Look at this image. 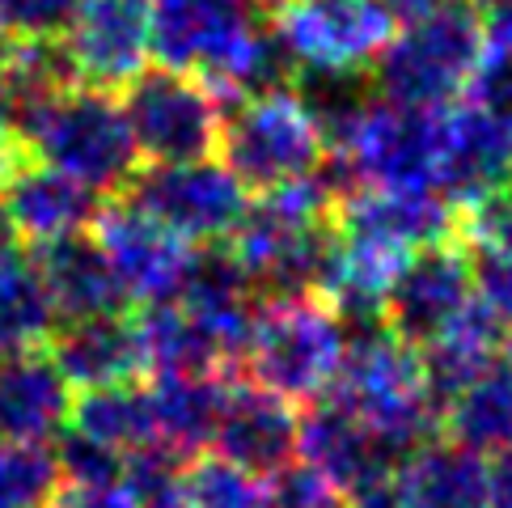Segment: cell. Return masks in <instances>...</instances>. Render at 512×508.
Instances as JSON below:
<instances>
[{"label": "cell", "mask_w": 512, "mask_h": 508, "mask_svg": "<svg viewBox=\"0 0 512 508\" xmlns=\"http://www.w3.org/2000/svg\"><path fill=\"white\" fill-rule=\"evenodd\" d=\"M26 161H30V157H26V149H22V140L13 136V127H0V191L9 187V178L22 170Z\"/></svg>", "instance_id": "obj_36"}, {"label": "cell", "mask_w": 512, "mask_h": 508, "mask_svg": "<svg viewBox=\"0 0 512 508\" xmlns=\"http://www.w3.org/2000/svg\"><path fill=\"white\" fill-rule=\"evenodd\" d=\"M267 483L271 479L221 458V453H208V458H191L182 466L178 508H267Z\"/></svg>", "instance_id": "obj_28"}, {"label": "cell", "mask_w": 512, "mask_h": 508, "mask_svg": "<svg viewBox=\"0 0 512 508\" xmlns=\"http://www.w3.org/2000/svg\"><path fill=\"white\" fill-rule=\"evenodd\" d=\"M483 56V17L466 0H445L402 26L373 64L381 102L407 111H441L462 98Z\"/></svg>", "instance_id": "obj_6"}, {"label": "cell", "mask_w": 512, "mask_h": 508, "mask_svg": "<svg viewBox=\"0 0 512 508\" xmlns=\"http://www.w3.org/2000/svg\"><path fill=\"white\" fill-rule=\"evenodd\" d=\"M0 212L9 216L22 242L51 246L64 242L72 233H89L102 212V195L81 187L77 178H68L39 161H26L22 170L9 178V187L0 191Z\"/></svg>", "instance_id": "obj_18"}, {"label": "cell", "mask_w": 512, "mask_h": 508, "mask_svg": "<svg viewBox=\"0 0 512 508\" xmlns=\"http://www.w3.org/2000/svg\"><path fill=\"white\" fill-rule=\"evenodd\" d=\"M466 5H491L496 9V5H504V0H466Z\"/></svg>", "instance_id": "obj_42"}, {"label": "cell", "mask_w": 512, "mask_h": 508, "mask_svg": "<svg viewBox=\"0 0 512 508\" xmlns=\"http://www.w3.org/2000/svg\"><path fill=\"white\" fill-rule=\"evenodd\" d=\"M72 437L98 445L115 458H132V453L157 449V424H153V394L149 386H106L85 390L72 403Z\"/></svg>", "instance_id": "obj_24"}, {"label": "cell", "mask_w": 512, "mask_h": 508, "mask_svg": "<svg viewBox=\"0 0 512 508\" xmlns=\"http://www.w3.org/2000/svg\"><path fill=\"white\" fill-rule=\"evenodd\" d=\"M500 343H504V326L496 322V314H491L479 297H474L428 348H419L436 398L449 403L457 390H466L474 377H483L491 369V360L500 356Z\"/></svg>", "instance_id": "obj_27"}, {"label": "cell", "mask_w": 512, "mask_h": 508, "mask_svg": "<svg viewBox=\"0 0 512 508\" xmlns=\"http://www.w3.org/2000/svg\"><path fill=\"white\" fill-rule=\"evenodd\" d=\"M72 386L51 352H17L0 360V437L47 449L72 424Z\"/></svg>", "instance_id": "obj_17"}, {"label": "cell", "mask_w": 512, "mask_h": 508, "mask_svg": "<svg viewBox=\"0 0 512 508\" xmlns=\"http://www.w3.org/2000/svg\"><path fill=\"white\" fill-rule=\"evenodd\" d=\"M250 5H254V9H284L288 0H250Z\"/></svg>", "instance_id": "obj_40"}, {"label": "cell", "mask_w": 512, "mask_h": 508, "mask_svg": "<svg viewBox=\"0 0 512 508\" xmlns=\"http://www.w3.org/2000/svg\"><path fill=\"white\" fill-rule=\"evenodd\" d=\"M335 212L339 191L322 170L250 199L242 225L229 238V254L254 293H318L335 250Z\"/></svg>", "instance_id": "obj_2"}, {"label": "cell", "mask_w": 512, "mask_h": 508, "mask_svg": "<svg viewBox=\"0 0 512 508\" xmlns=\"http://www.w3.org/2000/svg\"><path fill=\"white\" fill-rule=\"evenodd\" d=\"M13 115H17V81L9 68V51L0 43V127H13Z\"/></svg>", "instance_id": "obj_37"}, {"label": "cell", "mask_w": 512, "mask_h": 508, "mask_svg": "<svg viewBox=\"0 0 512 508\" xmlns=\"http://www.w3.org/2000/svg\"><path fill=\"white\" fill-rule=\"evenodd\" d=\"M39 271L47 280V293L56 301L60 322L102 318V314H127V297L106 263L94 233H72L64 242L39 246Z\"/></svg>", "instance_id": "obj_22"}, {"label": "cell", "mask_w": 512, "mask_h": 508, "mask_svg": "<svg viewBox=\"0 0 512 508\" xmlns=\"http://www.w3.org/2000/svg\"><path fill=\"white\" fill-rule=\"evenodd\" d=\"M508 191H512V187H508Z\"/></svg>", "instance_id": "obj_43"}, {"label": "cell", "mask_w": 512, "mask_h": 508, "mask_svg": "<svg viewBox=\"0 0 512 508\" xmlns=\"http://www.w3.org/2000/svg\"><path fill=\"white\" fill-rule=\"evenodd\" d=\"M445 428L449 441L483 453V458L512 445V335H504L491 369L445 403Z\"/></svg>", "instance_id": "obj_26"}, {"label": "cell", "mask_w": 512, "mask_h": 508, "mask_svg": "<svg viewBox=\"0 0 512 508\" xmlns=\"http://www.w3.org/2000/svg\"><path fill=\"white\" fill-rule=\"evenodd\" d=\"M474 276V297H479L500 326H512V238L462 246Z\"/></svg>", "instance_id": "obj_31"}, {"label": "cell", "mask_w": 512, "mask_h": 508, "mask_svg": "<svg viewBox=\"0 0 512 508\" xmlns=\"http://www.w3.org/2000/svg\"><path fill=\"white\" fill-rule=\"evenodd\" d=\"M229 377H157L153 394V424H157V449L178 462H191L199 449L212 445L216 420L225 403Z\"/></svg>", "instance_id": "obj_23"}, {"label": "cell", "mask_w": 512, "mask_h": 508, "mask_svg": "<svg viewBox=\"0 0 512 508\" xmlns=\"http://www.w3.org/2000/svg\"><path fill=\"white\" fill-rule=\"evenodd\" d=\"M60 326L39 259L26 246L0 250V356L39 352Z\"/></svg>", "instance_id": "obj_25"}, {"label": "cell", "mask_w": 512, "mask_h": 508, "mask_svg": "<svg viewBox=\"0 0 512 508\" xmlns=\"http://www.w3.org/2000/svg\"><path fill=\"white\" fill-rule=\"evenodd\" d=\"M335 229L390 254L457 242V208L436 187H356L339 199Z\"/></svg>", "instance_id": "obj_13"}, {"label": "cell", "mask_w": 512, "mask_h": 508, "mask_svg": "<svg viewBox=\"0 0 512 508\" xmlns=\"http://www.w3.org/2000/svg\"><path fill=\"white\" fill-rule=\"evenodd\" d=\"M81 0H5V43H60Z\"/></svg>", "instance_id": "obj_32"}, {"label": "cell", "mask_w": 512, "mask_h": 508, "mask_svg": "<svg viewBox=\"0 0 512 508\" xmlns=\"http://www.w3.org/2000/svg\"><path fill=\"white\" fill-rule=\"evenodd\" d=\"M394 34L381 0H288L276 9V43L297 72H373Z\"/></svg>", "instance_id": "obj_9"}, {"label": "cell", "mask_w": 512, "mask_h": 508, "mask_svg": "<svg viewBox=\"0 0 512 508\" xmlns=\"http://www.w3.org/2000/svg\"><path fill=\"white\" fill-rule=\"evenodd\" d=\"M47 508H140V504L123 487V479H111V483H72V479H64L56 492H51Z\"/></svg>", "instance_id": "obj_34"}, {"label": "cell", "mask_w": 512, "mask_h": 508, "mask_svg": "<svg viewBox=\"0 0 512 508\" xmlns=\"http://www.w3.org/2000/svg\"><path fill=\"white\" fill-rule=\"evenodd\" d=\"M0 43H5V0H0Z\"/></svg>", "instance_id": "obj_41"}, {"label": "cell", "mask_w": 512, "mask_h": 508, "mask_svg": "<svg viewBox=\"0 0 512 508\" xmlns=\"http://www.w3.org/2000/svg\"><path fill=\"white\" fill-rule=\"evenodd\" d=\"M470 301H474V276L466 250L462 242H441L415 250L398 267L386 310H381V326H390L411 348H428Z\"/></svg>", "instance_id": "obj_14"}, {"label": "cell", "mask_w": 512, "mask_h": 508, "mask_svg": "<svg viewBox=\"0 0 512 508\" xmlns=\"http://www.w3.org/2000/svg\"><path fill=\"white\" fill-rule=\"evenodd\" d=\"M347 508H398L390 479H386V483H373V487H364V492H352V496H347Z\"/></svg>", "instance_id": "obj_38"}, {"label": "cell", "mask_w": 512, "mask_h": 508, "mask_svg": "<svg viewBox=\"0 0 512 508\" xmlns=\"http://www.w3.org/2000/svg\"><path fill=\"white\" fill-rule=\"evenodd\" d=\"M60 43L77 85L123 89L149 68V0H81Z\"/></svg>", "instance_id": "obj_15"}, {"label": "cell", "mask_w": 512, "mask_h": 508, "mask_svg": "<svg viewBox=\"0 0 512 508\" xmlns=\"http://www.w3.org/2000/svg\"><path fill=\"white\" fill-rule=\"evenodd\" d=\"M89 233L111 263L127 305L149 310V305H170L182 297L195 271V246L182 242L178 233L132 204H102Z\"/></svg>", "instance_id": "obj_11"}, {"label": "cell", "mask_w": 512, "mask_h": 508, "mask_svg": "<svg viewBox=\"0 0 512 508\" xmlns=\"http://www.w3.org/2000/svg\"><path fill=\"white\" fill-rule=\"evenodd\" d=\"M398 508H491L487 458L457 441H424L390 470Z\"/></svg>", "instance_id": "obj_20"}, {"label": "cell", "mask_w": 512, "mask_h": 508, "mask_svg": "<svg viewBox=\"0 0 512 508\" xmlns=\"http://www.w3.org/2000/svg\"><path fill=\"white\" fill-rule=\"evenodd\" d=\"M466 94L470 102L512 119V0L496 5L483 22V56Z\"/></svg>", "instance_id": "obj_29"}, {"label": "cell", "mask_w": 512, "mask_h": 508, "mask_svg": "<svg viewBox=\"0 0 512 508\" xmlns=\"http://www.w3.org/2000/svg\"><path fill=\"white\" fill-rule=\"evenodd\" d=\"M487 475H491V508H512V445L491 453Z\"/></svg>", "instance_id": "obj_35"}, {"label": "cell", "mask_w": 512, "mask_h": 508, "mask_svg": "<svg viewBox=\"0 0 512 508\" xmlns=\"http://www.w3.org/2000/svg\"><path fill=\"white\" fill-rule=\"evenodd\" d=\"M432 187L453 208H470L512 187V119L479 102L436 111V166Z\"/></svg>", "instance_id": "obj_12"}, {"label": "cell", "mask_w": 512, "mask_h": 508, "mask_svg": "<svg viewBox=\"0 0 512 508\" xmlns=\"http://www.w3.org/2000/svg\"><path fill=\"white\" fill-rule=\"evenodd\" d=\"M297 462L314 466L322 479H331L339 492H364L373 483H386L394 458L347 415L335 398H318L297 424Z\"/></svg>", "instance_id": "obj_19"}, {"label": "cell", "mask_w": 512, "mask_h": 508, "mask_svg": "<svg viewBox=\"0 0 512 508\" xmlns=\"http://www.w3.org/2000/svg\"><path fill=\"white\" fill-rule=\"evenodd\" d=\"M216 153L237 183L263 195L318 174L331 144L297 89L276 85L229 106Z\"/></svg>", "instance_id": "obj_7"}, {"label": "cell", "mask_w": 512, "mask_h": 508, "mask_svg": "<svg viewBox=\"0 0 512 508\" xmlns=\"http://www.w3.org/2000/svg\"><path fill=\"white\" fill-rule=\"evenodd\" d=\"M123 115L140 157L149 166H170V161H204L216 153L225 102L191 72L153 64L123 85Z\"/></svg>", "instance_id": "obj_8"}, {"label": "cell", "mask_w": 512, "mask_h": 508, "mask_svg": "<svg viewBox=\"0 0 512 508\" xmlns=\"http://www.w3.org/2000/svg\"><path fill=\"white\" fill-rule=\"evenodd\" d=\"M347 318L322 293L267 297L254 310L242 377L284 403H318L331 394L347 356Z\"/></svg>", "instance_id": "obj_5"}, {"label": "cell", "mask_w": 512, "mask_h": 508, "mask_svg": "<svg viewBox=\"0 0 512 508\" xmlns=\"http://www.w3.org/2000/svg\"><path fill=\"white\" fill-rule=\"evenodd\" d=\"M297 424L301 415H292V403L267 394L246 377H229L212 445L221 458L271 479L297 458Z\"/></svg>", "instance_id": "obj_16"}, {"label": "cell", "mask_w": 512, "mask_h": 508, "mask_svg": "<svg viewBox=\"0 0 512 508\" xmlns=\"http://www.w3.org/2000/svg\"><path fill=\"white\" fill-rule=\"evenodd\" d=\"M51 360L68 377V386H77L81 394L127 386V381H136L144 373L136 318L102 314V318L60 322L56 335H51Z\"/></svg>", "instance_id": "obj_21"}, {"label": "cell", "mask_w": 512, "mask_h": 508, "mask_svg": "<svg viewBox=\"0 0 512 508\" xmlns=\"http://www.w3.org/2000/svg\"><path fill=\"white\" fill-rule=\"evenodd\" d=\"M381 5L394 13V22H415V17L432 13L436 5H445V0H381Z\"/></svg>", "instance_id": "obj_39"}, {"label": "cell", "mask_w": 512, "mask_h": 508, "mask_svg": "<svg viewBox=\"0 0 512 508\" xmlns=\"http://www.w3.org/2000/svg\"><path fill=\"white\" fill-rule=\"evenodd\" d=\"M60 487V466L47 449L0 437V508H43Z\"/></svg>", "instance_id": "obj_30"}, {"label": "cell", "mask_w": 512, "mask_h": 508, "mask_svg": "<svg viewBox=\"0 0 512 508\" xmlns=\"http://www.w3.org/2000/svg\"><path fill=\"white\" fill-rule=\"evenodd\" d=\"M267 508H347V492L322 479L314 466L292 462L267 483Z\"/></svg>", "instance_id": "obj_33"}, {"label": "cell", "mask_w": 512, "mask_h": 508, "mask_svg": "<svg viewBox=\"0 0 512 508\" xmlns=\"http://www.w3.org/2000/svg\"><path fill=\"white\" fill-rule=\"evenodd\" d=\"M326 398H335L394 462L432 441L445 424V403L432 390L419 348L381 322L360 326V335L347 339L343 369Z\"/></svg>", "instance_id": "obj_4"}, {"label": "cell", "mask_w": 512, "mask_h": 508, "mask_svg": "<svg viewBox=\"0 0 512 508\" xmlns=\"http://www.w3.org/2000/svg\"><path fill=\"white\" fill-rule=\"evenodd\" d=\"M123 199L157 225L178 233L182 242H221L233 238L250 208V195L237 178L216 161H170V166H144Z\"/></svg>", "instance_id": "obj_10"}, {"label": "cell", "mask_w": 512, "mask_h": 508, "mask_svg": "<svg viewBox=\"0 0 512 508\" xmlns=\"http://www.w3.org/2000/svg\"><path fill=\"white\" fill-rule=\"evenodd\" d=\"M149 51L157 64L199 77L225 111L276 89L288 64L250 0H149Z\"/></svg>", "instance_id": "obj_1"}, {"label": "cell", "mask_w": 512, "mask_h": 508, "mask_svg": "<svg viewBox=\"0 0 512 508\" xmlns=\"http://www.w3.org/2000/svg\"><path fill=\"white\" fill-rule=\"evenodd\" d=\"M13 136L30 161L77 178L98 195L127 191L140 174V149L123 102L94 85H60L26 98L13 115Z\"/></svg>", "instance_id": "obj_3"}]
</instances>
